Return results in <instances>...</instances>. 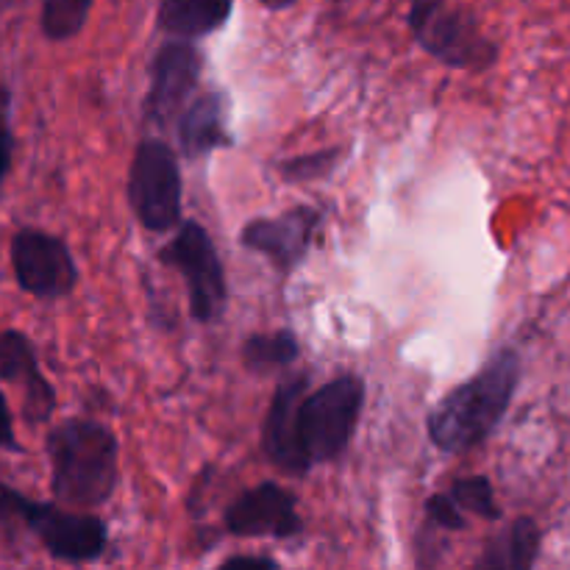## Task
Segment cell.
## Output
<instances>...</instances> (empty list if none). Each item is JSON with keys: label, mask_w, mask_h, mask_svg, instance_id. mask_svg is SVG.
Returning <instances> with one entry per match:
<instances>
[{"label": "cell", "mask_w": 570, "mask_h": 570, "mask_svg": "<svg viewBox=\"0 0 570 570\" xmlns=\"http://www.w3.org/2000/svg\"><path fill=\"white\" fill-rule=\"evenodd\" d=\"M521 354L501 348L473 379L429 412V440L443 454H468L499 429L521 384Z\"/></svg>", "instance_id": "cell-1"}, {"label": "cell", "mask_w": 570, "mask_h": 570, "mask_svg": "<svg viewBox=\"0 0 570 570\" xmlns=\"http://www.w3.org/2000/svg\"><path fill=\"white\" fill-rule=\"evenodd\" d=\"M50 490L59 504L95 510L115 495L120 479V445L109 426L70 417L48 434Z\"/></svg>", "instance_id": "cell-2"}, {"label": "cell", "mask_w": 570, "mask_h": 570, "mask_svg": "<svg viewBox=\"0 0 570 570\" xmlns=\"http://www.w3.org/2000/svg\"><path fill=\"white\" fill-rule=\"evenodd\" d=\"M0 521L20 523L33 538H39L42 549L53 560L70 562V566L98 562L109 543V529L98 515L42 504L6 484H0Z\"/></svg>", "instance_id": "cell-3"}, {"label": "cell", "mask_w": 570, "mask_h": 570, "mask_svg": "<svg viewBox=\"0 0 570 570\" xmlns=\"http://www.w3.org/2000/svg\"><path fill=\"white\" fill-rule=\"evenodd\" d=\"M406 22L415 42L445 67L482 72L499 61V45L471 11L451 0H410Z\"/></svg>", "instance_id": "cell-4"}, {"label": "cell", "mask_w": 570, "mask_h": 570, "mask_svg": "<svg viewBox=\"0 0 570 570\" xmlns=\"http://www.w3.org/2000/svg\"><path fill=\"white\" fill-rule=\"evenodd\" d=\"M365 406V382L354 373L332 379L298 404V443L312 468L348 451Z\"/></svg>", "instance_id": "cell-5"}, {"label": "cell", "mask_w": 570, "mask_h": 570, "mask_svg": "<svg viewBox=\"0 0 570 570\" xmlns=\"http://www.w3.org/2000/svg\"><path fill=\"white\" fill-rule=\"evenodd\" d=\"M181 167L165 139H142L128 167L126 195L137 220L150 234H167L181 223Z\"/></svg>", "instance_id": "cell-6"}, {"label": "cell", "mask_w": 570, "mask_h": 570, "mask_svg": "<svg viewBox=\"0 0 570 570\" xmlns=\"http://www.w3.org/2000/svg\"><path fill=\"white\" fill-rule=\"evenodd\" d=\"M159 259L181 273L189 295V312L195 321H220L226 312L228 287L220 254H217L209 232L198 220H181L176 237L159 250Z\"/></svg>", "instance_id": "cell-7"}, {"label": "cell", "mask_w": 570, "mask_h": 570, "mask_svg": "<svg viewBox=\"0 0 570 570\" xmlns=\"http://www.w3.org/2000/svg\"><path fill=\"white\" fill-rule=\"evenodd\" d=\"M11 267L22 293L39 301L65 298L76 289L78 273L70 245L39 228H22L11 239Z\"/></svg>", "instance_id": "cell-8"}, {"label": "cell", "mask_w": 570, "mask_h": 570, "mask_svg": "<svg viewBox=\"0 0 570 570\" xmlns=\"http://www.w3.org/2000/svg\"><path fill=\"white\" fill-rule=\"evenodd\" d=\"M204 72V53L195 39L170 37L150 61V87L145 95V120L167 128L173 117L189 104Z\"/></svg>", "instance_id": "cell-9"}, {"label": "cell", "mask_w": 570, "mask_h": 570, "mask_svg": "<svg viewBox=\"0 0 570 570\" xmlns=\"http://www.w3.org/2000/svg\"><path fill=\"white\" fill-rule=\"evenodd\" d=\"M323 212L315 206H293L276 217H256L239 232V245L265 256L282 276H289L309 256L321 234Z\"/></svg>", "instance_id": "cell-10"}, {"label": "cell", "mask_w": 570, "mask_h": 570, "mask_svg": "<svg viewBox=\"0 0 570 570\" xmlns=\"http://www.w3.org/2000/svg\"><path fill=\"white\" fill-rule=\"evenodd\" d=\"M226 532L234 538H276L289 540L304 534V518L298 515L295 495L276 482H262L234 499L226 510Z\"/></svg>", "instance_id": "cell-11"}, {"label": "cell", "mask_w": 570, "mask_h": 570, "mask_svg": "<svg viewBox=\"0 0 570 570\" xmlns=\"http://www.w3.org/2000/svg\"><path fill=\"white\" fill-rule=\"evenodd\" d=\"M306 393H309L306 373H293L284 379L273 395L265 426H262V449H265L267 460L289 476H306L312 471L298 443V404Z\"/></svg>", "instance_id": "cell-12"}, {"label": "cell", "mask_w": 570, "mask_h": 570, "mask_svg": "<svg viewBox=\"0 0 570 570\" xmlns=\"http://www.w3.org/2000/svg\"><path fill=\"white\" fill-rule=\"evenodd\" d=\"M0 379L22 387V415L28 423H45L56 410V393L42 376L31 340L6 328L0 332Z\"/></svg>", "instance_id": "cell-13"}, {"label": "cell", "mask_w": 570, "mask_h": 570, "mask_svg": "<svg viewBox=\"0 0 570 570\" xmlns=\"http://www.w3.org/2000/svg\"><path fill=\"white\" fill-rule=\"evenodd\" d=\"M176 134L178 145H181V154L189 156V159L206 156L217 148H228L234 139L228 134L226 98H223V92L212 89V92H204L189 100L178 111Z\"/></svg>", "instance_id": "cell-14"}, {"label": "cell", "mask_w": 570, "mask_h": 570, "mask_svg": "<svg viewBox=\"0 0 570 570\" xmlns=\"http://www.w3.org/2000/svg\"><path fill=\"white\" fill-rule=\"evenodd\" d=\"M232 9L234 0H161L156 28L167 37L200 39L226 26Z\"/></svg>", "instance_id": "cell-15"}, {"label": "cell", "mask_w": 570, "mask_h": 570, "mask_svg": "<svg viewBox=\"0 0 570 570\" xmlns=\"http://www.w3.org/2000/svg\"><path fill=\"white\" fill-rule=\"evenodd\" d=\"M543 546V532L532 518H515L504 532L484 546L476 568L484 570H529L534 568Z\"/></svg>", "instance_id": "cell-16"}, {"label": "cell", "mask_w": 570, "mask_h": 570, "mask_svg": "<svg viewBox=\"0 0 570 570\" xmlns=\"http://www.w3.org/2000/svg\"><path fill=\"white\" fill-rule=\"evenodd\" d=\"M301 356V343L289 328L271 334H250L243 343V365L254 373H273L295 365Z\"/></svg>", "instance_id": "cell-17"}, {"label": "cell", "mask_w": 570, "mask_h": 570, "mask_svg": "<svg viewBox=\"0 0 570 570\" xmlns=\"http://www.w3.org/2000/svg\"><path fill=\"white\" fill-rule=\"evenodd\" d=\"M95 0H42L39 26L50 42H67L83 31Z\"/></svg>", "instance_id": "cell-18"}, {"label": "cell", "mask_w": 570, "mask_h": 570, "mask_svg": "<svg viewBox=\"0 0 570 570\" xmlns=\"http://www.w3.org/2000/svg\"><path fill=\"white\" fill-rule=\"evenodd\" d=\"M451 499L456 501L465 515L484 518V521H501V507L495 504V490L488 476H462L451 484Z\"/></svg>", "instance_id": "cell-19"}, {"label": "cell", "mask_w": 570, "mask_h": 570, "mask_svg": "<svg viewBox=\"0 0 570 570\" xmlns=\"http://www.w3.org/2000/svg\"><path fill=\"white\" fill-rule=\"evenodd\" d=\"M345 159V148H321L309 150V154L293 156V159L282 161L278 173L284 181L289 184H306V181H321L328 178Z\"/></svg>", "instance_id": "cell-20"}, {"label": "cell", "mask_w": 570, "mask_h": 570, "mask_svg": "<svg viewBox=\"0 0 570 570\" xmlns=\"http://www.w3.org/2000/svg\"><path fill=\"white\" fill-rule=\"evenodd\" d=\"M426 521L432 527L445 529V532H462L468 527L465 512L456 507V501L449 493H438L426 501Z\"/></svg>", "instance_id": "cell-21"}, {"label": "cell", "mask_w": 570, "mask_h": 570, "mask_svg": "<svg viewBox=\"0 0 570 570\" xmlns=\"http://www.w3.org/2000/svg\"><path fill=\"white\" fill-rule=\"evenodd\" d=\"M11 150H14V134H11V95L0 87V176L11 167Z\"/></svg>", "instance_id": "cell-22"}, {"label": "cell", "mask_w": 570, "mask_h": 570, "mask_svg": "<svg viewBox=\"0 0 570 570\" xmlns=\"http://www.w3.org/2000/svg\"><path fill=\"white\" fill-rule=\"evenodd\" d=\"M0 451H20V443H17L14 438V423H11V412L3 393H0Z\"/></svg>", "instance_id": "cell-23"}, {"label": "cell", "mask_w": 570, "mask_h": 570, "mask_svg": "<svg viewBox=\"0 0 570 570\" xmlns=\"http://www.w3.org/2000/svg\"><path fill=\"white\" fill-rule=\"evenodd\" d=\"M220 568H237V570H245V568H254V570H276L278 562L271 560V557H262V554H239V557H232V560L223 562Z\"/></svg>", "instance_id": "cell-24"}, {"label": "cell", "mask_w": 570, "mask_h": 570, "mask_svg": "<svg viewBox=\"0 0 570 570\" xmlns=\"http://www.w3.org/2000/svg\"><path fill=\"white\" fill-rule=\"evenodd\" d=\"M298 3V0H262V6H265V9H271V11H284V9H289V6H295Z\"/></svg>", "instance_id": "cell-25"}, {"label": "cell", "mask_w": 570, "mask_h": 570, "mask_svg": "<svg viewBox=\"0 0 570 570\" xmlns=\"http://www.w3.org/2000/svg\"><path fill=\"white\" fill-rule=\"evenodd\" d=\"M0 178H3V176H0Z\"/></svg>", "instance_id": "cell-26"}]
</instances>
